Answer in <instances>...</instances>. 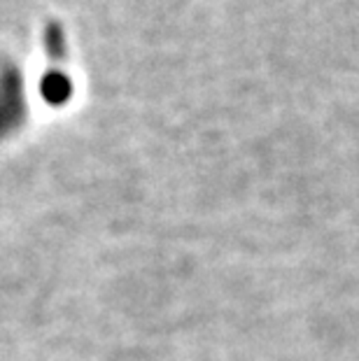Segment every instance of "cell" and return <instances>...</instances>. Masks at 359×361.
Here are the masks:
<instances>
[{
	"label": "cell",
	"mask_w": 359,
	"mask_h": 361,
	"mask_svg": "<svg viewBox=\"0 0 359 361\" xmlns=\"http://www.w3.org/2000/svg\"><path fill=\"white\" fill-rule=\"evenodd\" d=\"M40 94L49 105H63L73 96V82L66 73L49 71L40 80Z\"/></svg>",
	"instance_id": "cell-2"
},
{
	"label": "cell",
	"mask_w": 359,
	"mask_h": 361,
	"mask_svg": "<svg viewBox=\"0 0 359 361\" xmlns=\"http://www.w3.org/2000/svg\"><path fill=\"white\" fill-rule=\"evenodd\" d=\"M44 47H47L49 59L54 63H63L66 56H68V49H66V33H63V26L59 21H49L47 28H44Z\"/></svg>",
	"instance_id": "cell-3"
},
{
	"label": "cell",
	"mask_w": 359,
	"mask_h": 361,
	"mask_svg": "<svg viewBox=\"0 0 359 361\" xmlns=\"http://www.w3.org/2000/svg\"><path fill=\"white\" fill-rule=\"evenodd\" d=\"M26 117V98L21 89V75L14 66L0 75V135L17 128Z\"/></svg>",
	"instance_id": "cell-1"
}]
</instances>
